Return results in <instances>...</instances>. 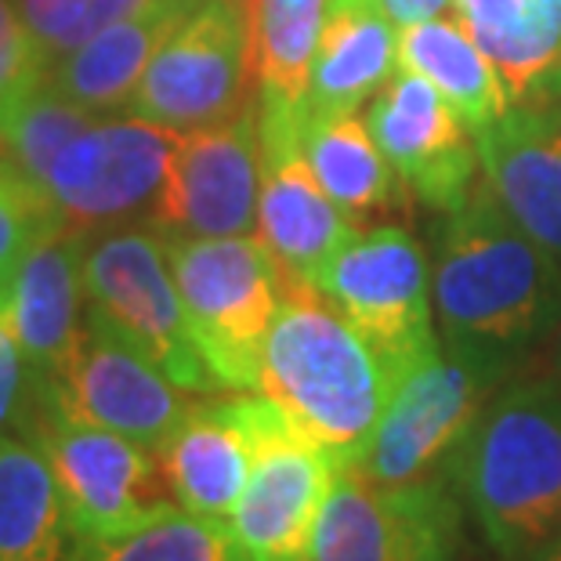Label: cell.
<instances>
[{
    "label": "cell",
    "instance_id": "836d02e7",
    "mask_svg": "<svg viewBox=\"0 0 561 561\" xmlns=\"http://www.w3.org/2000/svg\"><path fill=\"white\" fill-rule=\"evenodd\" d=\"M540 374H547V377H554V380H561V327L547 337V344H543V355H540Z\"/></svg>",
    "mask_w": 561,
    "mask_h": 561
},
{
    "label": "cell",
    "instance_id": "9c48e42d",
    "mask_svg": "<svg viewBox=\"0 0 561 561\" xmlns=\"http://www.w3.org/2000/svg\"><path fill=\"white\" fill-rule=\"evenodd\" d=\"M511 380L504 369L471 355L449 352L446 344L424 359L391 391L380 416L374 446L359 468L363 479L377 485H410L442 474L453 453L479 421L485 402Z\"/></svg>",
    "mask_w": 561,
    "mask_h": 561
},
{
    "label": "cell",
    "instance_id": "d590c367",
    "mask_svg": "<svg viewBox=\"0 0 561 561\" xmlns=\"http://www.w3.org/2000/svg\"><path fill=\"white\" fill-rule=\"evenodd\" d=\"M540 94H561V69H558V77L547 83V91H540Z\"/></svg>",
    "mask_w": 561,
    "mask_h": 561
},
{
    "label": "cell",
    "instance_id": "4dcf8cb0",
    "mask_svg": "<svg viewBox=\"0 0 561 561\" xmlns=\"http://www.w3.org/2000/svg\"><path fill=\"white\" fill-rule=\"evenodd\" d=\"M33 405H37V374L26 363V352H22L15 327L8 319L4 297H0V438L15 427L26 432Z\"/></svg>",
    "mask_w": 561,
    "mask_h": 561
},
{
    "label": "cell",
    "instance_id": "f546056e",
    "mask_svg": "<svg viewBox=\"0 0 561 561\" xmlns=\"http://www.w3.org/2000/svg\"><path fill=\"white\" fill-rule=\"evenodd\" d=\"M51 73L37 41L30 37L15 0H0V116L37 91Z\"/></svg>",
    "mask_w": 561,
    "mask_h": 561
},
{
    "label": "cell",
    "instance_id": "52a82bcc",
    "mask_svg": "<svg viewBox=\"0 0 561 561\" xmlns=\"http://www.w3.org/2000/svg\"><path fill=\"white\" fill-rule=\"evenodd\" d=\"M26 432L51 463L77 540H113L178 507L160 457L141 442L80 421L47 396H37Z\"/></svg>",
    "mask_w": 561,
    "mask_h": 561
},
{
    "label": "cell",
    "instance_id": "6da1fadb",
    "mask_svg": "<svg viewBox=\"0 0 561 561\" xmlns=\"http://www.w3.org/2000/svg\"><path fill=\"white\" fill-rule=\"evenodd\" d=\"M435 319L449 352L515 377L561 327V261L482 182L435 236Z\"/></svg>",
    "mask_w": 561,
    "mask_h": 561
},
{
    "label": "cell",
    "instance_id": "30bf717a",
    "mask_svg": "<svg viewBox=\"0 0 561 561\" xmlns=\"http://www.w3.org/2000/svg\"><path fill=\"white\" fill-rule=\"evenodd\" d=\"M460 543L463 511L446 474L377 485L359 471H337L308 561H457Z\"/></svg>",
    "mask_w": 561,
    "mask_h": 561
},
{
    "label": "cell",
    "instance_id": "e0dca14e",
    "mask_svg": "<svg viewBox=\"0 0 561 561\" xmlns=\"http://www.w3.org/2000/svg\"><path fill=\"white\" fill-rule=\"evenodd\" d=\"M268 413L272 399L265 396H232L188 405L185 421L157 453L174 504L188 515L229 522L254 474Z\"/></svg>",
    "mask_w": 561,
    "mask_h": 561
},
{
    "label": "cell",
    "instance_id": "5bb4252c",
    "mask_svg": "<svg viewBox=\"0 0 561 561\" xmlns=\"http://www.w3.org/2000/svg\"><path fill=\"white\" fill-rule=\"evenodd\" d=\"M37 396H47L80 421L135 438L152 453L163 449L193 405L185 388L88 316L66 366L51 380H37Z\"/></svg>",
    "mask_w": 561,
    "mask_h": 561
},
{
    "label": "cell",
    "instance_id": "d6a6232c",
    "mask_svg": "<svg viewBox=\"0 0 561 561\" xmlns=\"http://www.w3.org/2000/svg\"><path fill=\"white\" fill-rule=\"evenodd\" d=\"M377 4L385 8L396 22H402V26H410V22H424V19L442 15L449 0H377Z\"/></svg>",
    "mask_w": 561,
    "mask_h": 561
},
{
    "label": "cell",
    "instance_id": "5b68a950",
    "mask_svg": "<svg viewBox=\"0 0 561 561\" xmlns=\"http://www.w3.org/2000/svg\"><path fill=\"white\" fill-rule=\"evenodd\" d=\"M83 316L130 344L188 396H214L218 380L203 363L178 294L160 232L113 229L83 250Z\"/></svg>",
    "mask_w": 561,
    "mask_h": 561
},
{
    "label": "cell",
    "instance_id": "484cf974",
    "mask_svg": "<svg viewBox=\"0 0 561 561\" xmlns=\"http://www.w3.org/2000/svg\"><path fill=\"white\" fill-rule=\"evenodd\" d=\"M330 0H250V44L261 94L305 102Z\"/></svg>",
    "mask_w": 561,
    "mask_h": 561
},
{
    "label": "cell",
    "instance_id": "7a4b0ae2",
    "mask_svg": "<svg viewBox=\"0 0 561 561\" xmlns=\"http://www.w3.org/2000/svg\"><path fill=\"white\" fill-rule=\"evenodd\" d=\"M489 551L529 561L561 540V380L515 374L449 460Z\"/></svg>",
    "mask_w": 561,
    "mask_h": 561
},
{
    "label": "cell",
    "instance_id": "44dd1931",
    "mask_svg": "<svg viewBox=\"0 0 561 561\" xmlns=\"http://www.w3.org/2000/svg\"><path fill=\"white\" fill-rule=\"evenodd\" d=\"M377 0H330L308 83L312 113H355L399 62L396 26Z\"/></svg>",
    "mask_w": 561,
    "mask_h": 561
},
{
    "label": "cell",
    "instance_id": "ba28073f",
    "mask_svg": "<svg viewBox=\"0 0 561 561\" xmlns=\"http://www.w3.org/2000/svg\"><path fill=\"white\" fill-rule=\"evenodd\" d=\"M250 77L257 69L247 11L232 0H196L152 55L127 116L174 135L225 124L250 110Z\"/></svg>",
    "mask_w": 561,
    "mask_h": 561
},
{
    "label": "cell",
    "instance_id": "7402d4cb",
    "mask_svg": "<svg viewBox=\"0 0 561 561\" xmlns=\"http://www.w3.org/2000/svg\"><path fill=\"white\" fill-rule=\"evenodd\" d=\"M301 146L319 185L352 221V229H363L366 221L399 210L410 199L369 135V124H363L355 113L305 110Z\"/></svg>",
    "mask_w": 561,
    "mask_h": 561
},
{
    "label": "cell",
    "instance_id": "f1b7e54d",
    "mask_svg": "<svg viewBox=\"0 0 561 561\" xmlns=\"http://www.w3.org/2000/svg\"><path fill=\"white\" fill-rule=\"evenodd\" d=\"M55 229L58 221L51 214V203L19 171L4 138H0V290L19 272L33 243Z\"/></svg>",
    "mask_w": 561,
    "mask_h": 561
},
{
    "label": "cell",
    "instance_id": "1f68e13d",
    "mask_svg": "<svg viewBox=\"0 0 561 561\" xmlns=\"http://www.w3.org/2000/svg\"><path fill=\"white\" fill-rule=\"evenodd\" d=\"M91 0H15L30 37L37 41L47 66L83 44V19Z\"/></svg>",
    "mask_w": 561,
    "mask_h": 561
},
{
    "label": "cell",
    "instance_id": "d4e9b609",
    "mask_svg": "<svg viewBox=\"0 0 561 561\" xmlns=\"http://www.w3.org/2000/svg\"><path fill=\"white\" fill-rule=\"evenodd\" d=\"M496 66L511 102L547 91L561 69V0H453Z\"/></svg>",
    "mask_w": 561,
    "mask_h": 561
},
{
    "label": "cell",
    "instance_id": "e575fe53",
    "mask_svg": "<svg viewBox=\"0 0 561 561\" xmlns=\"http://www.w3.org/2000/svg\"><path fill=\"white\" fill-rule=\"evenodd\" d=\"M529 561H561V540H554L551 547H547V551H540V554L529 558Z\"/></svg>",
    "mask_w": 561,
    "mask_h": 561
},
{
    "label": "cell",
    "instance_id": "277c9868",
    "mask_svg": "<svg viewBox=\"0 0 561 561\" xmlns=\"http://www.w3.org/2000/svg\"><path fill=\"white\" fill-rule=\"evenodd\" d=\"M167 243L178 294L203 363L221 391H254L283 276L257 236H174Z\"/></svg>",
    "mask_w": 561,
    "mask_h": 561
},
{
    "label": "cell",
    "instance_id": "603a6c76",
    "mask_svg": "<svg viewBox=\"0 0 561 561\" xmlns=\"http://www.w3.org/2000/svg\"><path fill=\"white\" fill-rule=\"evenodd\" d=\"M77 536L62 489L33 438H0V561H69Z\"/></svg>",
    "mask_w": 561,
    "mask_h": 561
},
{
    "label": "cell",
    "instance_id": "ac0fdd59",
    "mask_svg": "<svg viewBox=\"0 0 561 561\" xmlns=\"http://www.w3.org/2000/svg\"><path fill=\"white\" fill-rule=\"evenodd\" d=\"M482 174L536 243L561 261V94H529L479 135Z\"/></svg>",
    "mask_w": 561,
    "mask_h": 561
},
{
    "label": "cell",
    "instance_id": "7c38bea8",
    "mask_svg": "<svg viewBox=\"0 0 561 561\" xmlns=\"http://www.w3.org/2000/svg\"><path fill=\"white\" fill-rule=\"evenodd\" d=\"M174 138V130L138 116L94 121L58 152L44 178V196L58 229L88 236L94 229H121L127 218L152 210Z\"/></svg>",
    "mask_w": 561,
    "mask_h": 561
},
{
    "label": "cell",
    "instance_id": "d6986e66",
    "mask_svg": "<svg viewBox=\"0 0 561 561\" xmlns=\"http://www.w3.org/2000/svg\"><path fill=\"white\" fill-rule=\"evenodd\" d=\"M83 250H88L83 232H47L44 240L33 243L19 272L0 290L15 337L37 380H51L80 341Z\"/></svg>",
    "mask_w": 561,
    "mask_h": 561
},
{
    "label": "cell",
    "instance_id": "cb8c5ba5",
    "mask_svg": "<svg viewBox=\"0 0 561 561\" xmlns=\"http://www.w3.org/2000/svg\"><path fill=\"white\" fill-rule=\"evenodd\" d=\"M399 66L432 80L471 135H482L511 110V94L496 66L489 62V55L460 19L435 15L402 26Z\"/></svg>",
    "mask_w": 561,
    "mask_h": 561
},
{
    "label": "cell",
    "instance_id": "9a60e30c",
    "mask_svg": "<svg viewBox=\"0 0 561 561\" xmlns=\"http://www.w3.org/2000/svg\"><path fill=\"white\" fill-rule=\"evenodd\" d=\"M337 463L305 438L272 402L261 432L254 474L232 518L225 522L247 561H308L319 511L327 504Z\"/></svg>",
    "mask_w": 561,
    "mask_h": 561
},
{
    "label": "cell",
    "instance_id": "8fae6325",
    "mask_svg": "<svg viewBox=\"0 0 561 561\" xmlns=\"http://www.w3.org/2000/svg\"><path fill=\"white\" fill-rule=\"evenodd\" d=\"M308 102L261 94V193L257 240L268 247L286 290L316 286L327 261L355 232L308 167L301 127Z\"/></svg>",
    "mask_w": 561,
    "mask_h": 561
},
{
    "label": "cell",
    "instance_id": "8992f818",
    "mask_svg": "<svg viewBox=\"0 0 561 561\" xmlns=\"http://www.w3.org/2000/svg\"><path fill=\"white\" fill-rule=\"evenodd\" d=\"M316 290L380 355L391 391L442 348L432 316L435 294L427 257L399 225L355 229L327 261Z\"/></svg>",
    "mask_w": 561,
    "mask_h": 561
},
{
    "label": "cell",
    "instance_id": "ffe728a7",
    "mask_svg": "<svg viewBox=\"0 0 561 561\" xmlns=\"http://www.w3.org/2000/svg\"><path fill=\"white\" fill-rule=\"evenodd\" d=\"M196 0H157L146 11L99 30L47 73V83L91 113H110L130 102L152 55L171 30L193 11Z\"/></svg>",
    "mask_w": 561,
    "mask_h": 561
},
{
    "label": "cell",
    "instance_id": "83f0119b",
    "mask_svg": "<svg viewBox=\"0 0 561 561\" xmlns=\"http://www.w3.org/2000/svg\"><path fill=\"white\" fill-rule=\"evenodd\" d=\"M94 121L99 116L91 110L66 99L62 91L44 80L37 91H30L26 99L15 102L0 116V138H4L19 171L44 193V178L55 167L58 152L77 135H83Z\"/></svg>",
    "mask_w": 561,
    "mask_h": 561
},
{
    "label": "cell",
    "instance_id": "2e32d148",
    "mask_svg": "<svg viewBox=\"0 0 561 561\" xmlns=\"http://www.w3.org/2000/svg\"><path fill=\"white\" fill-rule=\"evenodd\" d=\"M366 124L410 199L449 214L479 185L482 157L471 146L468 124L421 73L402 69L369 105Z\"/></svg>",
    "mask_w": 561,
    "mask_h": 561
},
{
    "label": "cell",
    "instance_id": "3957f363",
    "mask_svg": "<svg viewBox=\"0 0 561 561\" xmlns=\"http://www.w3.org/2000/svg\"><path fill=\"white\" fill-rule=\"evenodd\" d=\"M257 391L341 471H352L374 446L391 377L363 333L316 286H305L283 294Z\"/></svg>",
    "mask_w": 561,
    "mask_h": 561
},
{
    "label": "cell",
    "instance_id": "4316f807",
    "mask_svg": "<svg viewBox=\"0 0 561 561\" xmlns=\"http://www.w3.org/2000/svg\"><path fill=\"white\" fill-rule=\"evenodd\" d=\"M69 561H247L229 525L171 507L113 540H77Z\"/></svg>",
    "mask_w": 561,
    "mask_h": 561
},
{
    "label": "cell",
    "instance_id": "4fadbf2b",
    "mask_svg": "<svg viewBox=\"0 0 561 561\" xmlns=\"http://www.w3.org/2000/svg\"><path fill=\"white\" fill-rule=\"evenodd\" d=\"M261 121L257 110L174 138L167 178L149 218L174 236H243L257 225Z\"/></svg>",
    "mask_w": 561,
    "mask_h": 561
},
{
    "label": "cell",
    "instance_id": "8d00e7d4",
    "mask_svg": "<svg viewBox=\"0 0 561 561\" xmlns=\"http://www.w3.org/2000/svg\"><path fill=\"white\" fill-rule=\"evenodd\" d=\"M232 4H240V8L247 11V4H250V0H232Z\"/></svg>",
    "mask_w": 561,
    "mask_h": 561
}]
</instances>
